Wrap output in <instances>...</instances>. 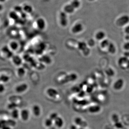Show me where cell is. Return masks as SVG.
<instances>
[{
	"instance_id": "cell-14",
	"label": "cell",
	"mask_w": 129,
	"mask_h": 129,
	"mask_svg": "<svg viewBox=\"0 0 129 129\" xmlns=\"http://www.w3.org/2000/svg\"><path fill=\"white\" fill-rule=\"evenodd\" d=\"M8 46L10 50L13 52H14L18 50L19 47V45L18 42L16 41H12L9 43Z\"/></svg>"
},
{
	"instance_id": "cell-10",
	"label": "cell",
	"mask_w": 129,
	"mask_h": 129,
	"mask_svg": "<svg viewBox=\"0 0 129 129\" xmlns=\"http://www.w3.org/2000/svg\"><path fill=\"white\" fill-rule=\"evenodd\" d=\"M11 59L13 63L15 66L19 67L22 64L23 62L22 59L18 55H13Z\"/></svg>"
},
{
	"instance_id": "cell-2",
	"label": "cell",
	"mask_w": 129,
	"mask_h": 129,
	"mask_svg": "<svg viewBox=\"0 0 129 129\" xmlns=\"http://www.w3.org/2000/svg\"><path fill=\"white\" fill-rule=\"evenodd\" d=\"M77 77L78 76L75 73H72L70 74H67L62 78L60 81V83L62 84H64L70 82H74L77 80Z\"/></svg>"
},
{
	"instance_id": "cell-36",
	"label": "cell",
	"mask_w": 129,
	"mask_h": 129,
	"mask_svg": "<svg viewBox=\"0 0 129 129\" xmlns=\"http://www.w3.org/2000/svg\"><path fill=\"white\" fill-rule=\"evenodd\" d=\"M106 73H107L106 74H107L109 76H112L114 74V72L111 69H109L108 70H107L106 71Z\"/></svg>"
},
{
	"instance_id": "cell-8",
	"label": "cell",
	"mask_w": 129,
	"mask_h": 129,
	"mask_svg": "<svg viewBox=\"0 0 129 129\" xmlns=\"http://www.w3.org/2000/svg\"><path fill=\"white\" fill-rule=\"evenodd\" d=\"M78 49L81 50L84 55L86 56L89 54V49L87 47V45L84 42H79L78 43Z\"/></svg>"
},
{
	"instance_id": "cell-46",
	"label": "cell",
	"mask_w": 129,
	"mask_h": 129,
	"mask_svg": "<svg viewBox=\"0 0 129 129\" xmlns=\"http://www.w3.org/2000/svg\"><path fill=\"white\" fill-rule=\"evenodd\" d=\"M89 1H94V0H89Z\"/></svg>"
},
{
	"instance_id": "cell-4",
	"label": "cell",
	"mask_w": 129,
	"mask_h": 129,
	"mask_svg": "<svg viewBox=\"0 0 129 129\" xmlns=\"http://www.w3.org/2000/svg\"><path fill=\"white\" fill-rule=\"evenodd\" d=\"M46 94L48 96L53 99H57L59 96L58 91L54 88H49L46 90Z\"/></svg>"
},
{
	"instance_id": "cell-39",
	"label": "cell",
	"mask_w": 129,
	"mask_h": 129,
	"mask_svg": "<svg viewBox=\"0 0 129 129\" xmlns=\"http://www.w3.org/2000/svg\"><path fill=\"white\" fill-rule=\"evenodd\" d=\"M70 129H78V128H77V127H76V126L72 124V125H71V126L70 127Z\"/></svg>"
},
{
	"instance_id": "cell-42",
	"label": "cell",
	"mask_w": 129,
	"mask_h": 129,
	"mask_svg": "<svg viewBox=\"0 0 129 129\" xmlns=\"http://www.w3.org/2000/svg\"><path fill=\"white\" fill-rule=\"evenodd\" d=\"M3 129H10V127L9 126H4L3 127Z\"/></svg>"
},
{
	"instance_id": "cell-17",
	"label": "cell",
	"mask_w": 129,
	"mask_h": 129,
	"mask_svg": "<svg viewBox=\"0 0 129 129\" xmlns=\"http://www.w3.org/2000/svg\"><path fill=\"white\" fill-rule=\"evenodd\" d=\"M75 9L73 7V6L70 4H68L65 5L63 8V11L65 13L68 14H73L75 11Z\"/></svg>"
},
{
	"instance_id": "cell-40",
	"label": "cell",
	"mask_w": 129,
	"mask_h": 129,
	"mask_svg": "<svg viewBox=\"0 0 129 129\" xmlns=\"http://www.w3.org/2000/svg\"><path fill=\"white\" fill-rule=\"evenodd\" d=\"M3 10H4V6H3L2 4L0 3V12L3 11Z\"/></svg>"
},
{
	"instance_id": "cell-31",
	"label": "cell",
	"mask_w": 129,
	"mask_h": 129,
	"mask_svg": "<svg viewBox=\"0 0 129 129\" xmlns=\"http://www.w3.org/2000/svg\"><path fill=\"white\" fill-rule=\"evenodd\" d=\"M17 106V104L16 103L14 102H10V103L8 105V108L9 110H14L15 109H16Z\"/></svg>"
},
{
	"instance_id": "cell-34",
	"label": "cell",
	"mask_w": 129,
	"mask_h": 129,
	"mask_svg": "<svg viewBox=\"0 0 129 129\" xmlns=\"http://www.w3.org/2000/svg\"><path fill=\"white\" fill-rule=\"evenodd\" d=\"M6 87L3 83H0V94H2L5 91Z\"/></svg>"
},
{
	"instance_id": "cell-18",
	"label": "cell",
	"mask_w": 129,
	"mask_h": 129,
	"mask_svg": "<svg viewBox=\"0 0 129 129\" xmlns=\"http://www.w3.org/2000/svg\"><path fill=\"white\" fill-rule=\"evenodd\" d=\"M22 8L23 12L26 14H31L34 11L33 7L28 4H25L22 6Z\"/></svg>"
},
{
	"instance_id": "cell-26",
	"label": "cell",
	"mask_w": 129,
	"mask_h": 129,
	"mask_svg": "<svg viewBox=\"0 0 129 129\" xmlns=\"http://www.w3.org/2000/svg\"><path fill=\"white\" fill-rule=\"evenodd\" d=\"M105 34L104 32L103 31H100L96 33L95 35V37L96 38V39L98 40H101L105 38Z\"/></svg>"
},
{
	"instance_id": "cell-15",
	"label": "cell",
	"mask_w": 129,
	"mask_h": 129,
	"mask_svg": "<svg viewBox=\"0 0 129 129\" xmlns=\"http://www.w3.org/2000/svg\"><path fill=\"white\" fill-rule=\"evenodd\" d=\"M124 84V82L122 79H118L116 81L113 85V87L115 90H120L123 87Z\"/></svg>"
},
{
	"instance_id": "cell-9",
	"label": "cell",
	"mask_w": 129,
	"mask_h": 129,
	"mask_svg": "<svg viewBox=\"0 0 129 129\" xmlns=\"http://www.w3.org/2000/svg\"><path fill=\"white\" fill-rule=\"evenodd\" d=\"M83 26L80 23H77L72 26L71 29L72 33L74 34H77L80 33L83 30Z\"/></svg>"
},
{
	"instance_id": "cell-32",
	"label": "cell",
	"mask_w": 129,
	"mask_h": 129,
	"mask_svg": "<svg viewBox=\"0 0 129 129\" xmlns=\"http://www.w3.org/2000/svg\"><path fill=\"white\" fill-rule=\"evenodd\" d=\"M58 117V115L57 113L54 112H53V113L50 114L49 118H50L51 119H52V120L54 121L56 119V118H57Z\"/></svg>"
},
{
	"instance_id": "cell-43",
	"label": "cell",
	"mask_w": 129,
	"mask_h": 129,
	"mask_svg": "<svg viewBox=\"0 0 129 129\" xmlns=\"http://www.w3.org/2000/svg\"><path fill=\"white\" fill-rule=\"evenodd\" d=\"M124 55H125V56H127V57H129V52L125 53Z\"/></svg>"
},
{
	"instance_id": "cell-37",
	"label": "cell",
	"mask_w": 129,
	"mask_h": 129,
	"mask_svg": "<svg viewBox=\"0 0 129 129\" xmlns=\"http://www.w3.org/2000/svg\"><path fill=\"white\" fill-rule=\"evenodd\" d=\"M123 47L124 49L126 50H129V42H127L124 44Z\"/></svg>"
},
{
	"instance_id": "cell-5",
	"label": "cell",
	"mask_w": 129,
	"mask_h": 129,
	"mask_svg": "<svg viewBox=\"0 0 129 129\" xmlns=\"http://www.w3.org/2000/svg\"><path fill=\"white\" fill-rule=\"evenodd\" d=\"M35 24L37 28L39 30H44L46 28V21L42 17L37 18L36 20Z\"/></svg>"
},
{
	"instance_id": "cell-22",
	"label": "cell",
	"mask_w": 129,
	"mask_h": 129,
	"mask_svg": "<svg viewBox=\"0 0 129 129\" xmlns=\"http://www.w3.org/2000/svg\"><path fill=\"white\" fill-rule=\"evenodd\" d=\"M26 71L23 67H19L17 69V74L20 77H23L26 74Z\"/></svg>"
},
{
	"instance_id": "cell-33",
	"label": "cell",
	"mask_w": 129,
	"mask_h": 129,
	"mask_svg": "<svg viewBox=\"0 0 129 129\" xmlns=\"http://www.w3.org/2000/svg\"><path fill=\"white\" fill-rule=\"evenodd\" d=\"M112 119L114 123H116L117 122H119V117L118 115L114 114L113 115H112Z\"/></svg>"
},
{
	"instance_id": "cell-20",
	"label": "cell",
	"mask_w": 129,
	"mask_h": 129,
	"mask_svg": "<svg viewBox=\"0 0 129 129\" xmlns=\"http://www.w3.org/2000/svg\"><path fill=\"white\" fill-rule=\"evenodd\" d=\"M101 110V107L99 105L91 106L88 108V111L91 113H96L99 112Z\"/></svg>"
},
{
	"instance_id": "cell-11",
	"label": "cell",
	"mask_w": 129,
	"mask_h": 129,
	"mask_svg": "<svg viewBox=\"0 0 129 129\" xmlns=\"http://www.w3.org/2000/svg\"><path fill=\"white\" fill-rule=\"evenodd\" d=\"M20 117L22 120L26 122L28 120L30 117V113L28 110L23 109L20 112Z\"/></svg>"
},
{
	"instance_id": "cell-3",
	"label": "cell",
	"mask_w": 129,
	"mask_h": 129,
	"mask_svg": "<svg viewBox=\"0 0 129 129\" xmlns=\"http://www.w3.org/2000/svg\"><path fill=\"white\" fill-rule=\"evenodd\" d=\"M13 51H11L9 48L8 46H3L1 49V53L4 55L5 58H11L13 56Z\"/></svg>"
},
{
	"instance_id": "cell-13",
	"label": "cell",
	"mask_w": 129,
	"mask_h": 129,
	"mask_svg": "<svg viewBox=\"0 0 129 129\" xmlns=\"http://www.w3.org/2000/svg\"><path fill=\"white\" fill-rule=\"evenodd\" d=\"M74 122L76 124L81 127H80L84 128L87 126V124L86 122L79 117H76L74 119Z\"/></svg>"
},
{
	"instance_id": "cell-38",
	"label": "cell",
	"mask_w": 129,
	"mask_h": 129,
	"mask_svg": "<svg viewBox=\"0 0 129 129\" xmlns=\"http://www.w3.org/2000/svg\"><path fill=\"white\" fill-rule=\"evenodd\" d=\"M124 31L127 34H129V25L125 27L124 29Z\"/></svg>"
},
{
	"instance_id": "cell-35",
	"label": "cell",
	"mask_w": 129,
	"mask_h": 129,
	"mask_svg": "<svg viewBox=\"0 0 129 129\" xmlns=\"http://www.w3.org/2000/svg\"><path fill=\"white\" fill-rule=\"evenodd\" d=\"M115 125L116 127H117L118 129H122L123 128V126L122 124V123L120 122H117L116 123H115Z\"/></svg>"
},
{
	"instance_id": "cell-44",
	"label": "cell",
	"mask_w": 129,
	"mask_h": 129,
	"mask_svg": "<svg viewBox=\"0 0 129 129\" xmlns=\"http://www.w3.org/2000/svg\"><path fill=\"white\" fill-rule=\"evenodd\" d=\"M6 0H0V3L2 4L3 3L5 2V1H6Z\"/></svg>"
},
{
	"instance_id": "cell-47",
	"label": "cell",
	"mask_w": 129,
	"mask_h": 129,
	"mask_svg": "<svg viewBox=\"0 0 129 129\" xmlns=\"http://www.w3.org/2000/svg\"><path fill=\"white\" fill-rule=\"evenodd\" d=\"M1 124H1V122H0V126H1Z\"/></svg>"
},
{
	"instance_id": "cell-23",
	"label": "cell",
	"mask_w": 129,
	"mask_h": 129,
	"mask_svg": "<svg viewBox=\"0 0 129 129\" xmlns=\"http://www.w3.org/2000/svg\"><path fill=\"white\" fill-rule=\"evenodd\" d=\"M11 115L12 117L14 119H17L20 117V112L17 109H15L12 110Z\"/></svg>"
},
{
	"instance_id": "cell-27",
	"label": "cell",
	"mask_w": 129,
	"mask_h": 129,
	"mask_svg": "<svg viewBox=\"0 0 129 129\" xmlns=\"http://www.w3.org/2000/svg\"><path fill=\"white\" fill-rule=\"evenodd\" d=\"M70 4L73 6L75 9H77L80 6V2L78 0H73L70 3Z\"/></svg>"
},
{
	"instance_id": "cell-7",
	"label": "cell",
	"mask_w": 129,
	"mask_h": 129,
	"mask_svg": "<svg viewBox=\"0 0 129 129\" xmlns=\"http://www.w3.org/2000/svg\"><path fill=\"white\" fill-rule=\"evenodd\" d=\"M28 86L26 83H22L16 86L15 90L16 92L18 94H21L26 92L28 89Z\"/></svg>"
},
{
	"instance_id": "cell-41",
	"label": "cell",
	"mask_w": 129,
	"mask_h": 129,
	"mask_svg": "<svg viewBox=\"0 0 129 129\" xmlns=\"http://www.w3.org/2000/svg\"><path fill=\"white\" fill-rule=\"evenodd\" d=\"M125 39L126 40L129 41V34H127V35L126 36Z\"/></svg>"
},
{
	"instance_id": "cell-30",
	"label": "cell",
	"mask_w": 129,
	"mask_h": 129,
	"mask_svg": "<svg viewBox=\"0 0 129 129\" xmlns=\"http://www.w3.org/2000/svg\"><path fill=\"white\" fill-rule=\"evenodd\" d=\"M110 43V42L108 40H107V39H104L101 42V47L102 48H107Z\"/></svg>"
},
{
	"instance_id": "cell-45",
	"label": "cell",
	"mask_w": 129,
	"mask_h": 129,
	"mask_svg": "<svg viewBox=\"0 0 129 129\" xmlns=\"http://www.w3.org/2000/svg\"><path fill=\"white\" fill-rule=\"evenodd\" d=\"M78 129H86L84 128H82V127H80V128H78Z\"/></svg>"
},
{
	"instance_id": "cell-25",
	"label": "cell",
	"mask_w": 129,
	"mask_h": 129,
	"mask_svg": "<svg viewBox=\"0 0 129 129\" xmlns=\"http://www.w3.org/2000/svg\"><path fill=\"white\" fill-rule=\"evenodd\" d=\"M107 49L109 52L112 54H115L116 51V49L115 45L111 42H110L108 46L107 47Z\"/></svg>"
},
{
	"instance_id": "cell-1",
	"label": "cell",
	"mask_w": 129,
	"mask_h": 129,
	"mask_svg": "<svg viewBox=\"0 0 129 129\" xmlns=\"http://www.w3.org/2000/svg\"><path fill=\"white\" fill-rule=\"evenodd\" d=\"M58 22L61 26L65 27L68 24V19L67 14L63 11H61L58 14Z\"/></svg>"
},
{
	"instance_id": "cell-12",
	"label": "cell",
	"mask_w": 129,
	"mask_h": 129,
	"mask_svg": "<svg viewBox=\"0 0 129 129\" xmlns=\"http://www.w3.org/2000/svg\"><path fill=\"white\" fill-rule=\"evenodd\" d=\"M32 112L35 117H39L42 113V110L39 105H35L32 107Z\"/></svg>"
},
{
	"instance_id": "cell-28",
	"label": "cell",
	"mask_w": 129,
	"mask_h": 129,
	"mask_svg": "<svg viewBox=\"0 0 129 129\" xmlns=\"http://www.w3.org/2000/svg\"><path fill=\"white\" fill-rule=\"evenodd\" d=\"M54 123V121L51 119L50 118H49L45 119L44 121V124L45 126L47 127H51Z\"/></svg>"
},
{
	"instance_id": "cell-49",
	"label": "cell",
	"mask_w": 129,
	"mask_h": 129,
	"mask_svg": "<svg viewBox=\"0 0 129 129\" xmlns=\"http://www.w3.org/2000/svg\"><path fill=\"white\" fill-rule=\"evenodd\" d=\"M78 1H79V0H78Z\"/></svg>"
},
{
	"instance_id": "cell-16",
	"label": "cell",
	"mask_w": 129,
	"mask_h": 129,
	"mask_svg": "<svg viewBox=\"0 0 129 129\" xmlns=\"http://www.w3.org/2000/svg\"><path fill=\"white\" fill-rule=\"evenodd\" d=\"M54 123L56 127L58 128H62L64 124V121L61 117L58 116L54 121Z\"/></svg>"
},
{
	"instance_id": "cell-6",
	"label": "cell",
	"mask_w": 129,
	"mask_h": 129,
	"mask_svg": "<svg viewBox=\"0 0 129 129\" xmlns=\"http://www.w3.org/2000/svg\"><path fill=\"white\" fill-rule=\"evenodd\" d=\"M129 22V16L124 15L117 19L116 22V24L118 26H122L127 24Z\"/></svg>"
},
{
	"instance_id": "cell-29",
	"label": "cell",
	"mask_w": 129,
	"mask_h": 129,
	"mask_svg": "<svg viewBox=\"0 0 129 129\" xmlns=\"http://www.w3.org/2000/svg\"><path fill=\"white\" fill-rule=\"evenodd\" d=\"M13 10L16 11V12L18 14H21V13L23 12L22 6H21L19 5H17L15 6L13 9Z\"/></svg>"
},
{
	"instance_id": "cell-24",
	"label": "cell",
	"mask_w": 129,
	"mask_h": 129,
	"mask_svg": "<svg viewBox=\"0 0 129 129\" xmlns=\"http://www.w3.org/2000/svg\"><path fill=\"white\" fill-rule=\"evenodd\" d=\"M9 80H10V77L7 75L2 74L0 76L1 83H3V84L8 83Z\"/></svg>"
},
{
	"instance_id": "cell-48",
	"label": "cell",
	"mask_w": 129,
	"mask_h": 129,
	"mask_svg": "<svg viewBox=\"0 0 129 129\" xmlns=\"http://www.w3.org/2000/svg\"><path fill=\"white\" fill-rule=\"evenodd\" d=\"M0 83H1V81H0Z\"/></svg>"
},
{
	"instance_id": "cell-21",
	"label": "cell",
	"mask_w": 129,
	"mask_h": 129,
	"mask_svg": "<svg viewBox=\"0 0 129 129\" xmlns=\"http://www.w3.org/2000/svg\"><path fill=\"white\" fill-rule=\"evenodd\" d=\"M40 61L46 64H50V63H51V59L49 56L47 55H45L42 56L41 58Z\"/></svg>"
},
{
	"instance_id": "cell-19",
	"label": "cell",
	"mask_w": 129,
	"mask_h": 129,
	"mask_svg": "<svg viewBox=\"0 0 129 129\" xmlns=\"http://www.w3.org/2000/svg\"><path fill=\"white\" fill-rule=\"evenodd\" d=\"M9 17L10 19L13 21H17L19 18V16L17 13L13 10L9 13Z\"/></svg>"
}]
</instances>
